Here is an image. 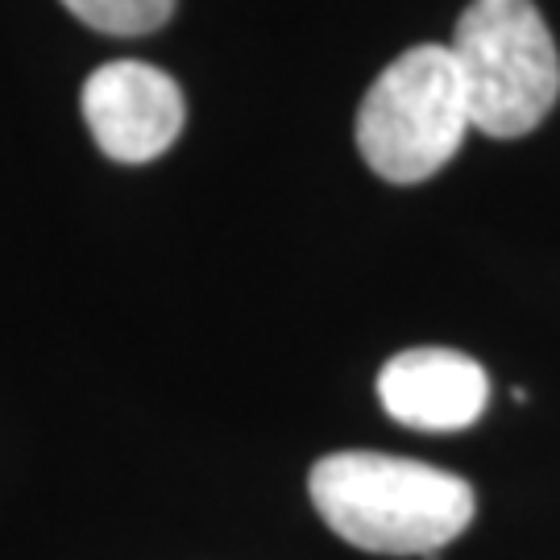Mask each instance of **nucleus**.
<instances>
[{
  "instance_id": "5",
  "label": "nucleus",
  "mask_w": 560,
  "mask_h": 560,
  "mask_svg": "<svg viewBox=\"0 0 560 560\" xmlns=\"http://www.w3.org/2000/svg\"><path fill=\"white\" fill-rule=\"evenodd\" d=\"M378 399L402 428L457 432L486 411L490 378L457 349H407L382 365Z\"/></svg>"
},
{
  "instance_id": "3",
  "label": "nucleus",
  "mask_w": 560,
  "mask_h": 560,
  "mask_svg": "<svg viewBox=\"0 0 560 560\" xmlns=\"http://www.w3.org/2000/svg\"><path fill=\"white\" fill-rule=\"evenodd\" d=\"M469 101L448 46H411L382 71L358 108V150L386 183H423L460 150Z\"/></svg>"
},
{
  "instance_id": "2",
  "label": "nucleus",
  "mask_w": 560,
  "mask_h": 560,
  "mask_svg": "<svg viewBox=\"0 0 560 560\" xmlns=\"http://www.w3.org/2000/svg\"><path fill=\"white\" fill-rule=\"evenodd\" d=\"M469 120L490 138H523L560 96V55L532 0H474L453 34Z\"/></svg>"
},
{
  "instance_id": "6",
  "label": "nucleus",
  "mask_w": 560,
  "mask_h": 560,
  "mask_svg": "<svg viewBox=\"0 0 560 560\" xmlns=\"http://www.w3.org/2000/svg\"><path fill=\"white\" fill-rule=\"evenodd\" d=\"M62 4L83 25H92L101 34H117V38L154 34L175 13V0H62Z\"/></svg>"
},
{
  "instance_id": "4",
  "label": "nucleus",
  "mask_w": 560,
  "mask_h": 560,
  "mask_svg": "<svg viewBox=\"0 0 560 560\" xmlns=\"http://www.w3.org/2000/svg\"><path fill=\"white\" fill-rule=\"evenodd\" d=\"M187 104L166 71L138 59L96 67L83 83V120L108 159L150 162L166 154L183 129Z\"/></svg>"
},
{
  "instance_id": "1",
  "label": "nucleus",
  "mask_w": 560,
  "mask_h": 560,
  "mask_svg": "<svg viewBox=\"0 0 560 560\" xmlns=\"http://www.w3.org/2000/svg\"><path fill=\"white\" fill-rule=\"evenodd\" d=\"M307 494L340 540L382 557H432L474 520V486L390 453H332L312 465Z\"/></svg>"
}]
</instances>
